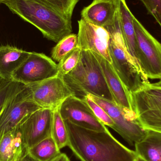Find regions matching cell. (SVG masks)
Instances as JSON below:
<instances>
[{
  "mask_svg": "<svg viewBox=\"0 0 161 161\" xmlns=\"http://www.w3.org/2000/svg\"><path fill=\"white\" fill-rule=\"evenodd\" d=\"M65 121L69 134V145L80 161H136L138 156L117 141L109 131L82 128Z\"/></svg>",
  "mask_w": 161,
  "mask_h": 161,
  "instance_id": "6da1fadb",
  "label": "cell"
},
{
  "mask_svg": "<svg viewBox=\"0 0 161 161\" xmlns=\"http://www.w3.org/2000/svg\"><path fill=\"white\" fill-rule=\"evenodd\" d=\"M3 3L12 13L36 27L49 40L58 42L72 34L71 20L36 0H6Z\"/></svg>",
  "mask_w": 161,
  "mask_h": 161,
  "instance_id": "7a4b0ae2",
  "label": "cell"
},
{
  "mask_svg": "<svg viewBox=\"0 0 161 161\" xmlns=\"http://www.w3.org/2000/svg\"><path fill=\"white\" fill-rule=\"evenodd\" d=\"M63 78L75 92L83 96L91 94L115 103L100 64L91 51L81 50L77 66Z\"/></svg>",
  "mask_w": 161,
  "mask_h": 161,
  "instance_id": "3957f363",
  "label": "cell"
},
{
  "mask_svg": "<svg viewBox=\"0 0 161 161\" xmlns=\"http://www.w3.org/2000/svg\"><path fill=\"white\" fill-rule=\"evenodd\" d=\"M110 35L109 51L113 67L131 93L140 89L148 80L141 73L126 46L117 9L114 22L106 26Z\"/></svg>",
  "mask_w": 161,
  "mask_h": 161,
  "instance_id": "277c9868",
  "label": "cell"
},
{
  "mask_svg": "<svg viewBox=\"0 0 161 161\" xmlns=\"http://www.w3.org/2000/svg\"><path fill=\"white\" fill-rule=\"evenodd\" d=\"M136 39V58L147 79L161 78V44L133 16Z\"/></svg>",
  "mask_w": 161,
  "mask_h": 161,
  "instance_id": "5b68a950",
  "label": "cell"
},
{
  "mask_svg": "<svg viewBox=\"0 0 161 161\" xmlns=\"http://www.w3.org/2000/svg\"><path fill=\"white\" fill-rule=\"evenodd\" d=\"M131 95L136 117L142 126L161 132V88L144 82Z\"/></svg>",
  "mask_w": 161,
  "mask_h": 161,
  "instance_id": "8992f818",
  "label": "cell"
},
{
  "mask_svg": "<svg viewBox=\"0 0 161 161\" xmlns=\"http://www.w3.org/2000/svg\"><path fill=\"white\" fill-rule=\"evenodd\" d=\"M42 108L33 101L30 87L25 85L8 99L0 115V137L13 130L26 116Z\"/></svg>",
  "mask_w": 161,
  "mask_h": 161,
  "instance_id": "52a82bcc",
  "label": "cell"
},
{
  "mask_svg": "<svg viewBox=\"0 0 161 161\" xmlns=\"http://www.w3.org/2000/svg\"><path fill=\"white\" fill-rule=\"evenodd\" d=\"M58 73V65L52 58L32 52L13 74L12 80L29 85L55 77Z\"/></svg>",
  "mask_w": 161,
  "mask_h": 161,
  "instance_id": "ba28073f",
  "label": "cell"
},
{
  "mask_svg": "<svg viewBox=\"0 0 161 161\" xmlns=\"http://www.w3.org/2000/svg\"><path fill=\"white\" fill-rule=\"evenodd\" d=\"M87 95L106 111L114 123L113 130L129 143L133 145L145 137L147 130L143 128L137 119L128 115L116 103L95 96Z\"/></svg>",
  "mask_w": 161,
  "mask_h": 161,
  "instance_id": "9c48e42d",
  "label": "cell"
},
{
  "mask_svg": "<svg viewBox=\"0 0 161 161\" xmlns=\"http://www.w3.org/2000/svg\"><path fill=\"white\" fill-rule=\"evenodd\" d=\"M53 110L45 108L37 110L17 126L26 152L42 140L52 136Z\"/></svg>",
  "mask_w": 161,
  "mask_h": 161,
  "instance_id": "30bf717a",
  "label": "cell"
},
{
  "mask_svg": "<svg viewBox=\"0 0 161 161\" xmlns=\"http://www.w3.org/2000/svg\"><path fill=\"white\" fill-rule=\"evenodd\" d=\"M33 101L40 107L54 110L75 92L62 77L57 76L38 83L28 85Z\"/></svg>",
  "mask_w": 161,
  "mask_h": 161,
  "instance_id": "8fae6325",
  "label": "cell"
},
{
  "mask_svg": "<svg viewBox=\"0 0 161 161\" xmlns=\"http://www.w3.org/2000/svg\"><path fill=\"white\" fill-rule=\"evenodd\" d=\"M60 113L64 120L77 126L98 131H108L107 128L95 115L82 98L73 95L60 105Z\"/></svg>",
  "mask_w": 161,
  "mask_h": 161,
  "instance_id": "7c38bea8",
  "label": "cell"
},
{
  "mask_svg": "<svg viewBox=\"0 0 161 161\" xmlns=\"http://www.w3.org/2000/svg\"><path fill=\"white\" fill-rule=\"evenodd\" d=\"M77 47L101 56L112 63L109 51L110 35L105 27L97 26L82 19L78 21Z\"/></svg>",
  "mask_w": 161,
  "mask_h": 161,
  "instance_id": "4fadbf2b",
  "label": "cell"
},
{
  "mask_svg": "<svg viewBox=\"0 0 161 161\" xmlns=\"http://www.w3.org/2000/svg\"><path fill=\"white\" fill-rule=\"evenodd\" d=\"M93 53L100 64L106 82L113 96L115 103L131 118L137 119L130 92L119 78L111 63L101 56Z\"/></svg>",
  "mask_w": 161,
  "mask_h": 161,
  "instance_id": "5bb4252c",
  "label": "cell"
},
{
  "mask_svg": "<svg viewBox=\"0 0 161 161\" xmlns=\"http://www.w3.org/2000/svg\"><path fill=\"white\" fill-rule=\"evenodd\" d=\"M118 9L117 0H93L81 10V19L105 27L114 22Z\"/></svg>",
  "mask_w": 161,
  "mask_h": 161,
  "instance_id": "9a60e30c",
  "label": "cell"
},
{
  "mask_svg": "<svg viewBox=\"0 0 161 161\" xmlns=\"http://www.w3.org/2000/svg\"><path fill=\"white\" fill-rule=\"evenodd\" d=\"M26 52L14 46L0 47V78L12 80V75L30 55Z\"/></svg>",
  "mask_w": 161,
  "mask_h": 161,
  "instance_id": "2e32d148",
  "label": "cell"
},
{
  "mask_svg": "<svg viewBox=\"0 0 161 161\" xmlns=\"http://www.w3.org/2000/svg\"><path fill=\"white\" fill-rule=\"evenodd\" d=\"M117 1L121 27L127 49L141 73L147 78L141 71L136 58V39L133 23V15L128 7L125 0Z\"/></svg>",
  "mask_w": 161,
  "mask_h": 161,
  "instance_id": "e0dca14e",
  "label": "cell"
},
{
  "mask_svg": "<svg viewBox=\"0 0 161 161\" xmlns=\"http://www.w3.org/2000/svg\"><path fill=\"white\" fill-rule=\"evenodd\" d=\"M26 152L17 127L0 137V161H19Z\"/></svg>",
  "mask_w": 161,
  "mask_h": 161,
  "instance_id": "ac0fdd59",
  "label": "cell"
},
{
  "mask_svg": "<svg viewBox=\"0 0 161 161\" xmlns=\"http://www.w3.org/2000/svg\"><path fill=\"white\" fill-rule=\"evenodd\" d=\"M135 152L144 161H161V132L147 130L145 137L135 144Z\"/></svg>",
  "mask_w": 161,
  "mask_h": 161,
  "instance_id": "d6986e66",
  "label": "cell"
},
{
  "mask_svg": "<svg viewBox=\"0 0 161 161\" xmlns=\"http://www.w3.org/2000/svg\"><path fill=\"white\" fill-rule=\"evenodd\" d=\"M60 150L51 136L29 148L27 152L38 161H51L61 153Z\"/></svg>",
  "mask_w": 161,
  "mask_h": 161,
  "instance_id": "ffe728a7",
  "label": "cell"
},
{
  "mask_svg": "<svg viewBox=\"0 0 161 161\" xmlns=\"http://www.w3.org/2000/svg\"><path fill=\"white\" fill-rule=\"evenodd\" d=\"M59 108L53 110L51 136L60 150L68 147L69 138L65 121L60 114Z\"/></svg>",
  "mask_w": 161,
  "mask_h": 161,
  "instance_id": "44dd1931",
  "label": "cell"
},
{
  "mask_svg": "<svg viewBox=\"0 0 161 161\" xmlns=\"http://www.w3.org/2000/svg\"><path fill=\"white\" fill-rule=\"evenodd\" d=\"M77 35L71 34L59 41L52 50V58L59 62L66 55L77 47Z\"/></svg>",
  "mask_w": 161,
  "mask_h": 161,
  "instance_id": "7402d4cb",
  "label": "cell"
},
{
  "mask_svg": "<svg viewBox=\"0 0 161 161\" xmlns=\"http://www.w3.org/2000/svg\"><path fill=\"white\" fill-rule=\"evenodd\" d=\"M45 6L63 16L71 20L75 6L79 0H36Z\"/></svg>",
  "mask_w": 161,
  "mask_h": 161,
  "instance_id": "603a6c76",
  "label": "cell"
},
{
  "mask_svg": "<svg viewBox=\"0 0 161 161\" xmlns=\"http://www.w3.org/2000/svg\"><path fill=\"white\" fill-rule=\"evenodd\" d=\"M81 50L78 47L66 55L58 65V76L63 78L76 67L79 62Z\"/></svg>",
  "mask_w": 161,
  "mask_h": 161,
  "instance_id": "cb8c5ba5",
  "label": "cell"
},
{
  "mask_svg": "<svg viewBox=\"0 0 161 161\" xmlns=\"http://www.w3.org/2000/svg\"><path fill=\"white\" fill-rule=\"evenodd\" d=\"M25 85L13 80H2L0 83V115L8 99Z\"/></svg>",
  "mask_w": 161,
  "mask_h": 161,
  "instance_id": "d4e9b609",
  "label": "cell"
},
{
  "mask_svg": "<svg viewBox=\"0 0 161 161\" xmlns=\"http://www.w3.org/2000/svg\"><path fill=\"white\" fill-rule=\"evenodd\" d=\"M82 99L88 104L95 115L100 122L105 126H108L113 129L114 126V123L103 108L96 103L88 95L84 96Z\"/></svg>",
  "mask_w": 161,
  "mask_h": 161,
  "instance_id": "484cf974",
  "label": "cell"
},
{
  "mask_svg": "<svg viewBox=\"0 0 161 161\" xmlns=\"http://www.w3.org/2000/svg\"><path fill=\"white\" fill-rule=\"evenodd\" d=\"M161 27V0H140Z\"/></svg>",
  "mask_w": 161,
  "mask_h": 161,
  "instance_id": "4316f807",
  "label": "cell"
},
{
  "mask_svg": "<svg viewBox=\"0 0 161 161\" xmlns=\"http://www.w3.org/2000/svg\"><path fill=\"white\" fill-rule=\"evenodd\" d=\"M19 161H39L37 160L36 159L34 158L33 156H31L28 152H26V153L24 154L23 156L21 157Z\"/></svg>",
  "mask_w": 161,
  "mask_h": 161,
  "instance_id": "83f0119b",
  "label": "cell"
},
{
  "mask_svg": "<svg viewBox=\"0 0 161 161\" xmlns=\"http://www.w3.org/2000/svg\"><path fill=\"white\" fill-rule=\"evenodd\" d=\"M51 161H70V160L66 154L61 153L56 158Z\"/></svg>",
  "mask_w": 161,
  "mask_h": 161,
  "instance_id": "f1b7e54d",
  "label": "cell"
},
{
  "mask_svg": "<svg viewBox=\"0 0 161 161\" xmlns=\"http://www.w3.org/2000/svg\"><path fill=\"white\" fill-rule=\"evenodd\" d=\"M154 86H157V87H160L161 88V78L160 79V80L158 82H156V83H152Z\"/></svg>",
  "mask_w": 161,
  "mask_h": 161,
  "instance_id": "f546056e",
  "label": "cell"
},
{
  "mask_svg": "<svg viewBox=\"0 0 161 161\" xmlns=\"http://www.w3.org/2000/svg\"><path fill=\"white\" fill-rule=\"evenodd\" d=\"M136 161H144V160H143L142 159H141V158H139V157H138V158H137V159H136Z\"/></svg>",
  "mask_w": 161,
  "mask_h": 161,
  "instance_id": "4dcf8cb0",
  "label": "cell"
},
{
  "mask_svg": "<svg viewBox=\"0 0 161 161\" xmlns=\"http://www.w3.org/2000/svg\"><path fill=\"white\" fill-rule=\"evenodd\" d=\"M6 0H0V4L2 3H3L4 2H5Z\"/></svg>",
  "mask_w": 161,
  "mask_h": 161,
  "instance_id": "1f68e13d",
  "label": "cell"
},
{
  "mask_svg": "<svg viewBox=\"0 0 161 161\" xmlns=\"http://www.w3.org/2000/svg\"><path fill=\"white\" fill-rule=\"evenodd\" d=\"M3 80V79H1V78H0V83H1V82H2V80Z\"/></svg>",
  "mask_w": 161,
  "mask_h": 161,
  "instance_id": "d6a6232c",
  "label": "cell"
}]
</instances>
